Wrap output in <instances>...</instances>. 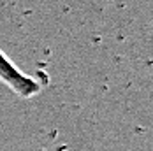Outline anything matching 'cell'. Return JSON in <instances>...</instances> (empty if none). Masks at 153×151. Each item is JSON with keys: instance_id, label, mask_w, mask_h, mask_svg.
<instances>
[{"instance_id": "1", "label": "cell", "mask_w": 153, "mask_h": 151, "mask_svg": "<svg viewBox=\"0 0 153 151\" xmlns=\"http://www.w3.org/2000/svg\"><path fill=\"white\" fill-rule=\"evenodd\" d=\"M0 81L25 100L33 98L42 90V84L35 77L25 74L2 49H0Z\"/></svg>"}]
</instances>
